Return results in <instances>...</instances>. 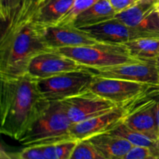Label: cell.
<instances>
[{
  "label": "cell",
  "mask_w": 159,
  "mask_h": 159,
  "mask_svg": "<svg viewBox=\"0 0 159 159\" xmlns=\"http://www.w3.org/2000/svg\"><path fill=\"white\" fill-rule=\"evenodd\" d=\"M84 69L87 68L57 50H53L35 56L30 62L26 74L37 80H40L62 73Z\"/></svg>",
  "instance_id": "cell-10"
},
{
  "label": "cell",
  "mask_w": 159,
  "mask_h": 159,
  "mask_svg": "<svg viewBox=\"0 0 159 159\" xmlns=\"http://www.w3.org/2000/svg\"><path fill=\"white\" fill-rule=\"evenodd\" d=\"M43 29L31 17L7 25L0 40V78L26 74L35 56L53 51L45 41Z\"/></svg>",
  "instance_id": "cell-2"
},
{
  "label": "cell",
  "mask_w": 159,
  "mask_h": 159,
  "mask_svg": "<svg viewBox=\"0 0 159 159\" xmlns=\"http://www.w3.org/2000/svg\"><path fill=\"white\" fill-rule=\"evenodd\" d=\"M123 159H159V152L142 146H133Z\"/></svg>",
  "instance_id": "cell-23"
},
{
  "label": "cell",
  "mask_w": 159,
  "mask_h": 159,
  "mask_svg": "<svg viewBox=\"0 0 159 159\" xmlns=\"http://www.w3.org/2000/svg\"><path fill=\"white\" fill-rule=\"evenodd\" d=\"M156 6H157V9H158V10H159V0H158V2H157Z\"/></svg>",
  "instance_id": "cell-31"
},
{
  "label": "cell",
  "mask_w": 159,
  "mask_h": 159,
  "mask_svg": "<svg viewBox=\"0 0 159 159\" xmlns=\"http://www.w3.org/2000/svg\"><path fill=\"white\" fill-rule=\"evenodd\" d=\"M89 70L97 77L122 79L148 84L152 86H159L157 59Z\"/></svg>",
  "instance_id": "cell-9"
},
{
  "label": "cell",
  "mask_w": 159,
  "mask_h": 159,
  "mask_svg": "<svg viewBox=\"0 0 159 159\" xmlns=\"http://www.w3.org/2000/svg\"><path fill=\"white\" fill-rule=\"evenodd\" d=\"M23 0H0L1 20L8 23L20 10Z\"/></svg>",
  "instance_id": "cell-22"
},
{
  "label": "cell",
  "mask_w": 159,
  "mask_h": 159,
  "mask_svg": "<svg viewBox=\"0 0 159 159\" xmlns=\"http://www.w3.org/2000/svg\"><path fill=\"white\" fill-rule=\"evenodd\" d=\"M61 102L72 124H77L100 116L119 107L114 102L99 96L89 90Z\"/></svg>",
  "instance_id": "cell-8"
},
{
  "label": "cell",
  "mask_w": 159,
  "mask_h": 159,
  "mask_svg": "<svg viewBox=\"0 0 159 159\" xmlns=\"http://www.w3.org/2000/svg\"><path fill=\"white\" fill-rule=\"evenodd\" d=\"M79 141L68 140L55 144L56 152L58 159H70Z\"/></svg>",
  "instance_id": "cell-25"
},
{
  "label": "cell",
  "mask_w": 159,
  "mask_h": 159,
  "mask_svg": "<svg viewBox=\"0 0 159 159\" xmlns=\"http://www.w3.org/2000/svg\"><path fill=\"white\" fill-rule=\"evenodd\" d=\"M130 55L137 60H155L159 57V38L144 37L125 43Z\"/></svg>",
  "instance_id": "cell-17"
},
{
  "label": "cell",
  "mask_w": 159,
  "mask_h": 159,
  "mask_svg": "<svg viewBox=\"0 0 159 159\" xmlns=\"http://www.w3.org/2000/svg\"><path fill=\"white\" fill-rule=\"evenodd\" d=\"M70 159H107L88 141H79Z\"/></svg>",
  "instance_id": "cell-21"
},
{
  "label": "cell",
  "mask_w": 159,
  "mask_h": 159,
  "mask_svg": "<svg viewBox=\"0 0 159 159\" xmlns=\"http://www.w3.org/2000/svg\"><path fill=\"white\" fill-rule=\"evenodd\" d=\"M72 124L61 101L46 100L18 141L28 147L73 140L71 136Z\"/></svg>",
  "instance_id": "cell-3"
},
{
  "label": "cell",
  "mask_w": 159,
  "mask_h": 159,
  "mask_svg": "<svg viewBox=\"0 0 159 159\" xmlns=\"http://www.w3.org/2000/svg\"><path fill=\"white\" fill-rule=\"evenodd\" d=\"M43 32L47 44L52 50L85 46L99 42L86 31L73 26H47L43 27Z\"/></svg>",
  "instance_id": "cell-13"
},
{
  "label": "cell",
  "mask_w": 159,
  "mask_h": 159,
  "mask_svg": "<svg viewBox=\"0 0 159 159\" xmlns=\"http://www.w3.org/2000/svg\"><path fill=\"white\" fill-rule=\"evenodd\" d=\"M80 29L89 33L97 41L105 43H125L138 38L149 37L144 33L127 26L115 17L99 24Z\"/></svg>",
  "instance_id": "cell-12"
},
{
  "label": "cell",
  "mask_w": 159,
  "mask_h": 159,
  "mask_svg": "<svg viewBox=\"0 0 159 159\" xmlns=\"http://www.w3.org/2000/svg\"><path fill=\"white\" fill-rule=\"evenodd\" d=\"M74 0H43L32 16V20L42 27L55 26L71 8Z\"/></svg>",
  "instance_id": "cell-15"
},
{
  "label": "cell",
  "mask_w": 159,
  "mask_h": 159,
  "mask_svg": "<svg viewBox=\"0 0 159 159\" xmlns=\"http://www.w3.org/2000/svg\"><path fill=\"white\" fill-rule=\"evenodd\" d=\"M138 2L141 3H147V4H152V5H156L158 0H137Z\"/></svg>",
  "instance_id": "cell-30"
},
{
  "label": "cell",
  "mask_w": 159,
  "mask_h": 159,
  "mask_svg": "<svg viewBox=\"0 0 159 159\" xmlns=\"http://www.w3.org/2000/svg\"><path fill=\"white\" fill-rule=\"evenodd\" d=\"M99 0H74L72 5L67 13L61 18L57 25L60 26H71L74 20L82 12L91 7Z\"/></svg>",
  "instance_id": "cell-20"
},
{
  "label": "cell",
  "mask_w": 159,
  "mask_h": 159,
  "mask_svg": "<svg viewBox=\"0 0 159 159\" xmlns=\"http://www.w3.org/2000/svg\"><path fill=\"white\" fill-rule=\"evenodd\" d=\"M157 9L156 5L138 2L129 9L116 13L115 18L130 27L136 28L144 21V19L154 10Z\"/></svg>",
  "instance_id": "cell-18"
},
{
  "label": "cell",
  "mask_w": 159,
  "mask_h": 159,
  "mask_svg": "<svg viewBox=\"0 0 159 159\" xmlns=\"http://www.w3.org/2000/svg\"><path fill=\"white\" fill-rule=\"evenodd\" d=\"M116 12L109 0H99L84 11L73 22L71 26L77 28L94 26L114 18Z\"/></svg>",
  "instance_id": "cell-16"
},
{
  "label": "cell",
  "mask_w": 159,
  "mask_h": 159,
  "mask_svg": "<svg viewBox=\"0 0 159 159\" xmlns=\"http://www.w3.org/2000/svg\"><path fill=\"white\" fill-rule=\"evenodd\" d=\"M130 104L119 106L111 111L100 116L73 124L71 127V138L76 141H82L110 131L124 122L128 113Z\"/></svg>",
  "instance_id": "cell-11"
},
{
  "label": "cell",
  "mask_w": 159,
  "mask_h": 159,
  "mask_svg": "<svg viewBox=\"0 0 159 159\" xmlns=\"http://www.w3.org/2000/svg\"><path fill=\"white\" fill-rule=\"evenodd\" d=\"M0 79V131L18 141L46 100L37 79L28 74Z\"/></svg>",
  "instance_id": "cell-1"
},
{
  "label": "cell",
  "mask_w": 159,
  "mask_h": 159,
  "mask_svg": "<svg viewBox=\"0 0 159 159\" xmlns=\"http://www.w3.org/2000/svg\"><path fill=\"white\" fill-rule=\"evenodd\" d=\"M43 1V0H23L20 10L12 20H20L23 19L24 20L31 17L39 5Z\"/></svg>",
  "instance_id": "cell-24"
},
{
  "label": "cell",
  "mask_w": 159,
  "mask_h": 159,
  "mask_svg": "<svg viewBox=\"0 0 159 159\" xmlns=\"http://www.w3.org/2000/svg\"><path fill=\"white\" fill-rule=\"evenodd\" d=\"M41 149L42 152L47 159H58L56 152L55 144H46V145L37 146Z\"/></svg>",
  "instance_id": "cell-28"
},
{
  "label": "cell",
  "mask_w": 159,
  "mask_h": 159,
  "mask_svg": "<svg viewBox=\"0 0 159 159\" xmlns=\"http://www.w3.org/2000/svg\"><path fill=\"white\" fill-rule=\"evenodd\" d=\"M152 91L130 104L124 123L130 128L148 137L158 144L156 100L152 96Z\"/></svg>",
  "instance_id": "cell-7"
},
{
  "label": "cell",
  "mask_w": 159,
  "mask_h": 159,
  "mask_svg": "<svg viewBox=\"0 0 159 159\" xmlns=\"http://www.w3.org/2000/svg\"><path fill=\"white\" fill-rule=\"evenodd\" d=\"M94 77L95 75L87 68L37 80V85L45 100L63 101L88 90Z\"/></svg>",
  "instance_id": "cell-5"
},
{
  "label": "cell",
  "mask_w": 159,
  "mask_h": 159,
  "mask_svg": "<svg viewBox=\"0 0 159 159\" xmlns=\"http://www.w3.org/2000/svg\"><path fill=\"white\" fill-rule=\"evenodd\" d=\"M158 15H159V10H158Z\"/></svg>",
  "instance_id": "cell-33"
},
{
  "label": "cell",
  "mask_w": 159,
  "mask_h": 159,
  "mask_svg": "<svg viewBox=\"0 0 159 159\" xmlns=\"http://www.w3.org/2000/svg\"><path fill=\"white\" fill-rule=\"evenodd\" d=\"M87 140L107 159H123L134 146L124 138L108 132Z\"/></svg>",
  "instance_id": "cell-14"
},
{
  "label": "cell",
  "mask_w": 159,
  "mask_h": 159,
  "mask_svg": "<svg viewBox=\"0 0 159 159\" xmlns=\"http://www.w3.org/2000/svg\"><path fill=\"white\" fill-rule=\"evenodd\" d=\"M157 61H158V71H159V57L157 59Z\"/></svg>",
  "instance_id": "cell-32"
},
{
  "label": "cell",
  "mask_w": 159,
  "mask_h": 159,
  "mask_svg": "<svg viewBox=\"0 0 159 159\" xmlns=\"http://www.w3.org/2000/svg\"><path fill=\"white\" fill-rule=\"evenodd\" d=\"M116 13L129 9L137 3V0H109Z\"/></svg>",
  "instance_id": "cell-27"
},
{
  "label": "cell",
  "mask_w": 159,
  "mask_h": 159,
  "mask_svg": "<svg viewBox=\"0 0 159 159\" xmlns=\"http://www.w3.org/2000/svg\"><path fill=\"white\" fill-rule=\"evenodd\" d=\"M108 133L124 138L127 141H128L130 144H133L134 146H142V147L151 148H153L159 152L158 142L151 139L148 137L130 128L124 122L120 124L119 125L116 126L114 129L109 131Z\"/></svg>",
  "instance_id": "cell-19"
},
{
  "label": "cell",
  "mask_w": 159,
  "mask_h": 159,
  "mask_svg": "<svg viewBox=\"0 0 159 159\" xmlns=\"http://www.w3.org/2000/svg\"><path fill=\"white\" fill-rule=\"evenodd\" d=\"M155 87L148 84L110 78L95 76L88 90L99 96L124 106L134 102L138 98L152 91Z\"/></svg>",
  "instance_id": "cell-6"
},
{
  "label": "cell",
  "mask_w": 159,
  "mask_h": 159,
  "mask_svg": "<svg viewBox=\"0 0 159 159\" xmlns=\"http://www.w3.org/2000/svg\"><path fill=\"white\" fill-rule=\"evenodd\" d=\"M152 96L156 100V107H157V120H158V131H159V86L155 87L152 91ZM159 144V140H158Z\"/></svg>",
  "instance_id": "cell-29"
},
{
  "label": "cell",
  "mask_w": 159,
  "mask_h": 159,
  "mask_svg": "<svg viewBox=\"0 0 159 159\" xmlns=\"http://www.w3.org/2000/svg\"><path fill=\"white\" fill-rule=\"evenodd\" d=\"M57 51L89 69L141 62L130 55L128 48L124 43L97 42L85 46L60 48Z\"/></svg>",
  "instance_id": "cell-4"
},
{
  "label": "cell",
  "mask_w": 159,
  "mask_h": 159,
  "mask_svg": "<svg viewBox=\"0 0 159 159\" xmlns=\"http://www.w3.org/2000/svg\"><path fill=\"white\" fill-rule=\"evenodd\" d=\"M17 159H47L37 146H28L17 153Z\"/></svg>",
  "instance_id": "cell-26"
}]
</instances>
